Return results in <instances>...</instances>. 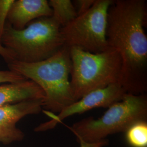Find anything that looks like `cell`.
<instances>
[{"instance_id": "6da1fadb", "label": "cell", "mask_w": 147, "mask_h": 147, "mask_svg": "<svg viewBox=\"0 0 147 147\" xmlns=\"http://www.w3.org/2000/svg\"><path fill=\"white\" fill-rule=\"evenodd\" d=\"M146 20L145 0H115L108 11L107 41L121 56V84L129 94L147 90Z\"/></svg>"}, {"instance_id": "7a4b0ae2", "label": "cell", "mask_w": 147, "mask_h": 147, "mask_svg": "<svg viewBox=\"0 0 147 147\" xmlns=\"http://www.w3.org/2000/svg\"><path fill=\"white\" fill-rule=\"evenodd\" d=\"M10 70L21 74L38 84L44 93L42 108L59 113L75 102L71 88V61L70 47L64 45L52 56L42 61L8 64Z\"/></svg>"}, {"instance_id": "3957f363", "label": "cell", "mask_w": 147, "mask_h": 147, "mask_svg": "<svg viewBox=\"0 0 147 147\" xmlns=\"http://www.w3.org/2000/svg\"><path fill=\"white\" fill-rule=\"evenodd\" d=\"M61 28L52 16L37 19L19 30L6 22L0 42L14 53L16 61L38 62L50 57L64 45Z\"/></svg>"}, {"instance_id": "277c9868", "label": "cell", "mask_w": 147, "mask_h": 147, "mask_svg": "<svg viewBox=\"0 0 147 147\" xmlns=\"http://www.w3.org/2000/svg\"><path fill=\"white\" fill-rule=\"evenodd\" d=\"M71 61L70 80L75 101L89 92L121 84L122 62L115 49L91 53L77 47H70Z\"/></svg>"}, {"instance_id": "5b68a950", "label": "cell", "mask_w": 147, "mask_h": 147, "mask_svg": "<svg viewBox=\"0 0 147 147\" xmlns=\"http://www.w3.org/2000/svg\"><path fill=\"white\" fill-rule=\"evenodd\" d=\"M144 121H147V95L127 93L121 100L108 107L100 118H86L69 129L78 142L96 143L111 135L125 132L133 124Z\"/></svg>"}, {"instance_id": "8992f818", "label": "cell", "mask_w": 147, "mask_h": 147, "mask_svg": "<svg viewBox=\"0 0 147 147\" xmlns=\"http://www.w3.org/2000/svg\"><path fill=\"white\" fill-rule=\"evenodd\" d=\"M113 0H95L92 7L61 28L65 45L79 47L91 53L103 52L109 48L107 38L108 11Z\"/></svg>"}, {"instance_id": "52a82bcc", "label": "cell", "mask_w": 147, "mask_h": 147, "mask_svg": "<svg viewBox=\"0 0 147 147\" xmlns=\"http://www.w3.org/2000/svg\"><path fill=\"white\" fill-rule=\"evenodd\" d=\"M127 94L121 84H110L106 87L92 91L79 100L69 105L57 115L47 113L51 119L40 124L35 129L37 132L44 131L53 129L64 119L76 114H82L95 108H108L121 100Z\"/></svg>"}, {"instance_id": "ba28073f", "label": "cell", "mask_w": 147, "mask_h": 147, "mask_svg": "<svg viewBox=\"0 0 147 147\" xmlns=\"http://www.w3.org/2000/svg\"><path fill=\"white\" fill-rule=\"evenodd\" d=\"M43 99H32L0 107V143L8 144L21 141L25 134L16 126L22 118L39 113Z\"/></svg>"}, {"instance_id": "9c48e42d", "label": "cell", "mask_w": 147, "mask_h": 147, "mask_svg": "<svg viewBox=\"0 0 147 147\" xmlns=\"http://www.w3.org/2000/svg\"><path fill=\"white\" fill-rule=\"evenodd\" d=\"M52 16L53 10L47 0H16L11 6L6 22L19 30L34 19Z\"/></svg>"}, {"instance_id": "30bf717a", "label": "cell", "mask_w": 147, "mask_h": 147, "mask_svg": "<svg viewBox=\"0 0 147 147\" xmlns=\"http://www.w3.org/2000/svg\"><path fill=\"white\" fill-rule=\"evenodd\" d=\"M42 89L31 80L0 85V107L32 100L43 99Z\"/></svg>"}, {"instance_id": "8fae6325", "label": "cell", "mask_w": 147, "mask_h": 147, "mask_svg": "<svg viewBox=\"0 0 147 147\" xmlns=\"http://www.w3.org/2000/svg\"><path fill=\"white\" fill-rule=\"evenodd\" d=\"M52 17L61 27L65 26L78 16L73 2L70 0H50Z\"/></svg>"}, {"instance_id": "7c38bea8", "label": "cell", "mask_w": 147, "mask_h": 147, "mask_svg": "<svg viewBox=\"0 0 147 147\" xmlns=\"http://www.w3.org/2000/svg\"><path fill=\"white\" fill-rule=\"evenodd\" d=\"M125 139L131 147H147V121L133 124L127 130Z\"/></svg>"}, {"instance_id": "4fadbf2b", "label": "cell", "mask_w": 147, "mask_h": 147, "mask_svg": "<svg viewBox=\"0 0 147 147\" xmlns=\"http://www.w3.org/2000/svg\"><path fill=\"white\" fill-rule=\"evenodd\" d=\"M14 0H0V39L5 28L8 14Z\"/></svg>"}, {"instance_id": "5bb4252c", "label": "cell", "mask_w": 147, "mask_h": 147, "mask_svg": "<svg viewBox=\"0 0 147 147\" xmlns=\"http://www.w3.org/2000/svg\"><path fill=\"white\" fill-rule=\"evenodd\" d=\"M25 77L16 71L8 70H0V84L2 83H14L26 80Z\"/></svg>"}, {"instance_id": "9a60e30c", "label": "cell", "mask_w": 147, "mask_h": 147, "mask_svg": "<svg viewBox=\"0 0 147 147\" xmlns=\"http://www.w3.org/2000/svg\"><path fill=\"white\" fill-rule=\"evenodd\" d=\"M95 0H76L73 2L78 16L88 11L94 3Z\"/></svg>"}, {"instance_id": "2e32d148", "label": "cell", "mask_w": 147, "mask_h": 147, "mask_svg": "<svg viewBox=\"0 0 147 147\" xmlns=\"http://www.w3.org/2000/svg\"><path fill=\"white\" fill-rule=\"evenodd\" d=\"M0 56H1L8 64L16 61L14 53L5 47L0 42Z\"/></svg>"}, {"instance_id": "e0dca14e", "label": "cell", "mask_w": 147, "mask_h": 147, "mask_svg": "<svg viewBox=\"0 0 147 147\" xmlns=\"http://www.w3.org/2000/svg\"><path fill=\"white\" fill-rule=\"evenodd\" d=\"M80 147H103L107 146L109 143L108 140L105 139L103 141L96 143H87L84 141H79Z\"/></svg>"}]
</instances>
